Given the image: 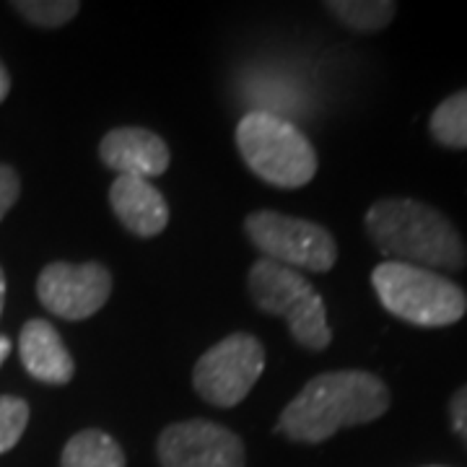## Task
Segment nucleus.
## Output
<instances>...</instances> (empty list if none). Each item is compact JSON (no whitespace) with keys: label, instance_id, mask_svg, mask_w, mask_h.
<instances>
[{"label":"nucleus","instance_id":"1","mask_svg":"<svg viewBox=\"0 0 467 467\" xmlns=\"http://www.w3.org/2000/svg\"><path fill=\"white\" fill-rule=\"evenodd\" d=\"M389 410L387 384L361 368L325 371L304 384L275 423V431L299 444H319L340 429L361 426Z\"/></svg>","mask_w":467,"mask_h":467},{"label":"nucleus","instance_id":"2","mask_svg":"<svg viewBox=\"0 0 467 467\" xmlns=\"http://www.w3.org/2000/svg\"><path fill=\"white\" fill-rule=\"evenodd\" d=\"M367 232L389 263L426 270H462L467 247L450 218L413 198H384L367 211Z\"/></svg>","mask_w":467,"mask_h":467},{"label":"nucleus","instance_id":"3","mask_svg":"<svg viewBox=\"0 0 467 467\" xmlns=\"http://www.w3.org/2000/svg\"><path fill=\"white\" fill-rule=\"evenodd\" d=\"M236 146L244 164L267 184L296 190L317 174V150L284 117L270 112L244 115L236 125Z\"/></svg>","mask_w":467,"mask_h":467},{"label":"nucleus","instance_id":"4","mask_svg":"<svg viewBox=\"0 0 467 467\" xmlns=\"http://www.w3.org/2000/svg\"><path fill=\"white\" fill-rule=\"evenodd\" d=\"M371 285L389 315L416 327H450L467 312L465 291L426 267L387 260L374 267Z\"/></svg>","mask_w":467,"mask_h":467},{"label":"nucleus","instance_id":"5","mask_svg":"<svg viewBox=\"0 0 467 467\" xmlns=\"http://www.w3.org/2000/svg\"><path fill=\"white\" fill-rule=\"evenodd\" d=\"M247 285L254 306L265 315L284 319L301 348L325 350L330 346L333 330L327 325L325 301L299 270L263 257L252 265Z\"/></svg>","mask_w":467,"mask_h":467},{"label":"nucleus","instance_id":"6","mask_svg":"<svg viewBox=\"0 0 467 467\" xmlns=\"http://www.w3.org/2000/svg\"><path fill=\"white\" fill-rule=\"evenodd\" d=\"M244 232L257 250L278 265L309 273H327L337 260V244L325 226L306 218L275 211H254L244 221Z\"/></svg>","mask_w":467,"mask_h":467},{"label":"nucleus","instance_id":"7","mask_svg":"<svg viewBox=\"0 0 467 467\" xmlns=\"http://www.w3.org/2000/svg\"><path fill=\"white\" fill-rule=\"evenodd\" d=\"M265 348L247 333H234L218 340L198 358L192 368V387L202 400L216 408H234L252 392L263 377Z\"/></svg>","mask_w":467,"mask_h":467},{"label":"nucleus","instance_id":"8","mask_svg":"<svg viewBox=\"0 0 467 467\" xmlns=\"http://www.w3.org/2000/svg\"><path fill=\"white\" fill-rule=\"evenodd\" d=\"M112 294V273L101 263H50L36 278V296L55 317L81 322L97 315Z\"/></svg>","mask_w":467,"mask_h":467},{"label":"nucleus","instance_id":"9","mask_svg":"<svg viewBox=\"0 0 467 467\" xmlns=\"http://www.w3.org/2000/svg\"><path fill=\"white\" fill-rule=\"evenodd\" d=\"M161 467H244V444L226 426L213 420L171 423L159 436Z\"/></svg>","mask_w":467,"mask_h":467},{"label":"nucleus","instance_id":"10","mask_svg":"<svg viewBox=\"0 0 467 467\" xmlns=\"http://www.w3.org/2000/svg\"><path fill=\"white\" fill-rule=\"evenodd\" d=\"M99 159L119 177H159L169 169L171 153L161 135L146 128H115L101 138Z\"/></svg>","mask_w":467,"mask_h":467},{"label":"nucleus","instance_id":"11","mask_svg":"<svg viewBox=\"0 0 467 467\" xmlns=\"http://www.w3.org/2000/svg\"><path fill=\"white\" fill-rule=\"evenodd\" d=\"M109 205L117 221L140 239H150L167 229L169 205L150 180L117 177L109 187Z\"/></svg>","mask_w":467,"mask_h":467},{"label":"nucleus","instance_id":"12","mask_svg":"<svg viewBox=\"0 0 467 467\" xmlns=\"http://www.w3.org/2000/svg\"><path fill=\"white\" fill-rule=\"evenodd\" d=\"M18 353L26 374L36 382L67 384L73 379V356L63 337L45 319H29L18 335Z\"/></svg>","mask_w":467,"mask_h":467},{"label":"nucleus","instance_id":"13","mask_svg":"<svg viewBox=\"0 0 467 467\" xmlns=\"http://www.w3.org/2000/svg\"><path fill=\"white\" fill-rule=\"evenodd\" d=\"M60 467H125V451L109 434L86 429L67 441Z\"/></svg>","mask_w":467,"mask_h":467},{"label":"nucleus","instance_id":"14","mask_svg":"<svg viewBox=\"0 0 467 467\" xmlns=\"http://www.w3.org/2000/svg\"><path fill=\"white\" fill-rule=\"evenodd\" d=\"M325 8L350 32L374 34L395 18L398 5L392 0H330Z\"/></svg>","mask_w":467,"mask_h":467},{"label":"nucleus","instance_id":"15","mask_svg":"<svg viewBox=\"0 0 467 467\" xmlns=\"http://www.w3.org/2000/svg\"><path fill=\"white\" fill-rule=\"evenodd\" d=\"M431 135L447 149H467V88L436 107L431 115Z\"/></svg>","mask_w":467,"mask_h":467},{"label":"nucleus","instance_id":"16","mask_svg":"<svg viewBox=\"0 0 467 467\" xmlns=\"http://www.w3.org/2000/svg\"><path fill=\"white\" fill-rule=\"evenodd\" d=\"M21 16L42 29H60L78 16V0H16L11 3Z\"/></svg>","mask_w":467,"mask_h":467},{"label":"nucleus","instance_id":"17","mask_svg":"<svg viewBox=\"0 0 467 467\" xmlns=\"http://www.w3.org/2000/svg\"><path fill=\"white\" fill-rule=\"evenodd\" d=\"M29 423V405L14 395H0V454L11 451Z\"/></svg>","mask_w":467,"mask_h":467},{"label":"nucleus","instance_id":"18","mask_svg":"<svg viewBox=\"0 0 467 467\" xmlns=\"http://www.w3.org/2000/svg\"><path fill=\"white\" fill-rule=\"evenodd\" d=\"M18 192H21V180H18L16 169L0 164V221L14 208Z\"/></svg>","mask_w":467,"mask_h":467},{"label":"nucleus","instance_id":"19","mask_svg":"<svg viewBox=\"0 0 467 467\" xmlns=\"http://www.w3.org/2000/svg\"><path fill=\"white\" fill-rule=\"evenodd\" d=\"M450 418L454 434L465 441L467 447V384H462L450 400Z\"/></svg>","mask_w":467,"mask_h":467},{"label":"nucleus","instance_id":"20","mask_svg":"<svg viewBox=\"0 0 467 467\" xmlns=\"http://www.w3.org/2000/svg\"><path fill=\"white\" fill-rule=\"evenodd\" d=\"M8 91H11V76H8V70H5V66L0 63V104L5 101V97H8Z\"/></svg>","mask_w":467,"mask_h":467},{"label":"nucleus","instance_id":"21","mask_svg":"<svg viewBox=\"0 0 467 467\" xmlns=\"http://www.w3.org/2000/svg\"><path fill=\"white\" fill-rule=\"evenodd\" d=\"M8 353H11V340H8L5 335H0V367H3V361L8 358Z\"/></svg>","mask_w":467,"mask_h":467},{"label":"nucleus","instance_id":"22","mask_svg":"<svg viewBox=\"0 0 467 467\" xmlns=\"http://www.w3.org/2000/svg\"><path fill=\"white\" fill-rule=\"evenodd\" d=\"M3 304H5V273L0 267V315H3Z\"/></svg>","mask_w":467,"mask_h":467}]
</instances>
